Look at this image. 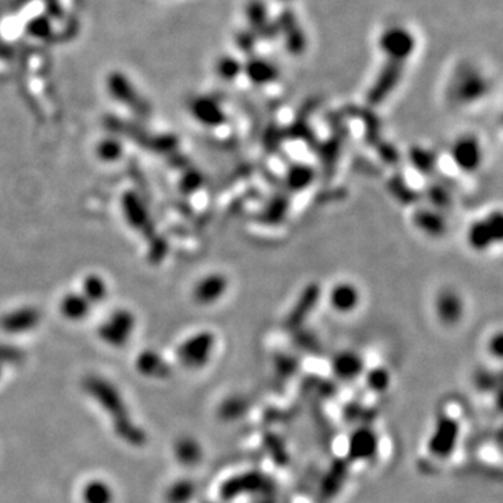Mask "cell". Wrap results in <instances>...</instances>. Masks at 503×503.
I'll return each mask as SVG.
<instances>
[{
  "instance_id": "cell-1",
  "label": "cell",
  "mask_w": 503,
  "mask_h": 503,
  "mask_svg": "<svg viewBox=\"0 0 503 503\" xmlns=\"http://www.w3.org/2000/svg\"><path fill=\"white\" fill-rule=\"evenodd\" d=\"M378 46L383 61L368 91L372 105L383 103L396 91L415 52V35L405 25L393 24L379 35Z\"/></svg>"
},
{
  "instance_id": "cell-2",
  "label": "cell",
  "mask_w": 503,
  "mask_h": 503,
  "mask_svg": "<svg viewBox=\"0 0 503 503\" xmlns=\"http://www.w3.org/2000/svg\"><path fill=\"white\" fill-rule=\"evenodd\" d=\"M120 210L127 225L141 234L143 238H147L150 243L148 256L154 262L163 260L167 255V243L155 229L148 204L137 192L126 191L120 196Z\"/></svg>"
},
{
  "instance_id": "cell-3",
  "label": "cell",
  "mask_w": 503,
  "mask_h": 503,
  "mask_svg": "<svg viewBox=\"0 0 503 503\" xmlns=\"http://www.w3.org/2000/svg\"><path fill=\"white\" fill-rule=\"evenodd\" d=\"M466 245L474 253H488L502 245L503 214L492 210L471 221L464 234Z\"/></svg>"
},
{
  "instance_id": "cell-4",
  "label": "cell",
  "mask_w": 503,
  "mask_h": 503,
  "mask_svg": "<svg viewBox=\"0 0 503 503\" xmlns=\"http://www.w3.org/2000/svg\"><path fill=\"white\" fill-rule=\"evenodd\" d=\"M490 91L487 77L476 66H461L452 77L449 86V100L457 106L476 105Z\"/></svg>"
},
{
  "instance_id": "cell-5",
  "label": "cell",
  "mask_w": 503,
  "mask_h": 503,
  "mask_svg": "<svg viewBox=\"0 0 503 503\" xmlns=\"http://www.w3.org/2000/svg\"><path fill=\"white\" fill-rule=\"evenodd\" d=\"M431 307L435 320L445 329L459 327L469 312V303L464 294L457 287L447 284L435 291Z\"/></svg>"
},
{
  "instance_id": "cell-6",
  "label": "cell",
  "mask_w": 503,
  "mask_h": 503,
  "mask_svg": "<svg viewBox=\"0 0 503 503\" xmlns=\"http://www.w3.org/2000/svg\"><path fill=\"white\" fill-rule=\"evenodd\" d=\"M449 158L457 171L473 175L483 168L485 160L484 144L476 133H461L449 146Z\"/></svg>"
},
{
  "instance_id": "cell-7",
  "label": "cell",
  "mask_w": 503,
  "mask_h": 503,
  "mask_svg": "<svg viewBox=\"0 0 503 503\" xmlns=\"http://www.w3.org/2000/svg\"><path fill=\"white\" fill-rule=\"evenodd\" d=\"M217 337L210 330H200L186 337L178 347V359L191 369L205 367L214 354Z\"/></svg>"
},
{
  "instance_id": "cell-8",
  "label": "cell",
  "mask_w": 503,
  "mask_h": 503,
  "mask_svg": "<svg viewBox=\"0 0 503 503\" xmlns=\"http://www.w3.org/2000/svg\"><path fill=\"white\" fill-rule=\"evenodd\" d=\"M136 314L126 307L110 312L98 326V337L112 347H123L132 338L136 330Z\"/></svg>"
},
{
  "instance_id": "cell-9",
  "label": "cell",
  "mask_w": 503,
  "mask_h": 503,
  "mask_svg": "<svg viewBox=\"0 0 503 503\" xmlns=\"http://www.w3.org/2000/svg\"><path fill=\"white\" fill-rule=\"evenodd\" d=\"M106 90L113 100L129 108L137 116L148 117L151 115L150 103L137 91L126 75L120 72L110 73L106 79Z\"/></svg>"
},
{
  "instance_id": "cell-10",
  "label": "cell",
  "mask_w": 503,
  "mask_h": 503,
  "mask_svg": "<svg viewBox=\"0 0 503 503\" xmlns=\"http://www.w3.org/2000/svg\"><path fill=\"white\" fill-rule=\"evenodd\" d=\"M362 290L361 287L348 279H341L334 281L326 294V301L329 307L341 316H348L355 313L362 305Z\"/></svg>"
},
{
  "instance_id": "cell-11",
  "label": "cell",
  "mask_w": 503,
  "mask_h": 503,
  "mask_svg": "<svg viewBox=\"0 0 503 503\" xmlns=\"http://www.w3.org/2000/svg\"><path fill=\"white\" fill-rule=\"evenodd\" d=\"M231 287L229 277L222 272H210L193 284L191 298L198 306L210 307L222 301Z\"/></svg>"
},
{
  "instance_id": "cell-12",
  "label": "cell",
  "mask_w": 503,
  "mask_h": 503,
  "mask_svg": "<svg viewBox=\"0 0 503 503\" xmlns=\"http://www.w3.org/2000/svg\"><path fill=\"white\" fill-rule=\"evenodd\" d=\"M42 321V312L32 305H24L0 316V330L7 334H24L35 330Z\"/></svg>"
},
{
  "instance_id": "cell-13",
  "label": "cell",
  "mask_w": 503,
  "mask_h": 503,
  "mask_svg": "<svg viewBox=\"0 0 503 503\" xmlns=\"http://www.w3.org/2000/svg\"><path fill=\"white\" fill-rule=\"evenodd\" d=\"M412 227L424 236L439 239L447 232V219L443 211L435 207H422L412 212Z\"/></svg>"
},
{
  "instance_id": "cell-14",
  "label": "cell",
  "mask_w": 503,
  "mask_h": 503,
  "mask_svg": "<svg viewBox=\"0 0 503 503\" xmlns=\"http://www.w3.org/2000/svg\"><path fill=\"white\" fill-rule=\"evenodd\" d=\"M191 115L205 127L215 129L222 126L227 120L225 110L221 103L211 97H196L189 105Z\"/></svg>"
},
{
  "instance_id": "cell-15",
  "label": "cell",
  "mask_w": 503,
  "mask_h": 503,
  "mask_svg": "<svg viewBox=\"0 0 503 503\" xmlns=\"http://www.w3.org/2000/svg\"><path fill=\"white\" fill-rule=\"evenodd\" d=\"M93 307L94 306L80 291L66 293L59 302V312L62 317L73 323L86 320L91 314Z\"/></svg>"
},
{
  "instance_id": "cell-16",
  "label": "cell",
  "mask_w": 503,
  "mask_h": 503,
  "mask_svg": "<svg viewBox=\"0 0 503 503\" xmlns=\"http://www.w3.org/2000/svg\"><path fill=\"white\" fill-rule=\"evenodd\" d=\"M80 293L89 300L93 306H96L108 298L109 287H108L106 280L101 274L90 273L83 279Z\"/></svg>"
},
{
  "instance_id": "cell-17",
  "label": "cell",
  "mask_w": 503,
  "mask_h": 503,
  "mask_svg": "<svg viewBox=\"0 0 503 503\" xmlns=\"http://www.w3.org/2000/svg\"><path fill=\"white\" fill-rule=\"evenodd\" d=\"M96 154L102 163L113 164V163H117L123 157L125 146L117 137L109 136V137H105L98 141V144L96 147Z\"/></svg>"
},
{
  "instance_id": "cell-18",
  "label": "cell",
  "mask_w": 503,
  "mask_h": 503,
  "mask_svg": "<svg viewBox=\"0 0 503 503\" xmlns=\"http://www.w3.org/2000/svg\"><path fill=\"white\" fill-rule=\"evenodd\" d=\"M361 368H362V361L359 358V355H357L351 351L343 352L334 361V369L338 371L344 376L357 375Z\"/></svg>"
},
{
  "instance_id": "cell-19",
  "label": "cell",
  "mask_w": 503,
  "mask_h": 503,
  "mask_svg": "<svg viewBox=\"0 0 503 503\" xmlns=\"http://www.w3.org/2000/svg\"><path fill=\"white\" fill-rule=\"evenodd\" d=\"M139 368L147 375H160L165 371V364L157 352L144 351L139 358Z\"/></svg>"
},
{
  "instance_id": "cell-20",
  "label": "cell",
  "mask_w": 503,
  "mask_h": 503,
  "mask_svg": "<svg viewBox=\"0 0 503 503\" xmlns=\"http://www.w3.org/2000/svg\"><path fill=\"white\" fill-rule=\"evenodd\" d=\"M409 160L412 167L421 172H429V170L433 168V155L426 148L414 147L409 153Z\"/></svg>"
},
{
  "instance_id": "cell-21",
  "label": "cell",
  "mask_w": 503,
  "mask_h": 503,
  "mask_svg": "<svg viewBox=\"0 0 503 503\" xmlns=\"http://www.w3.org/2000/svg\"><path fill=\"white\" fill-rule=\"evenodd\" d=\"M51 30H52V27L46 17H37L27 27V31L30 32V35H32L35 38H46L51 34Z\"/></svg>"
},
{
  "instance_id": "cell-22",
  "label": "cell",
  "mask_w": 503,
  "mask_h": 503,
  "mask_svg": "<svg viewBox=\"0 0 503 503\" xmlns=\"http://www.w3.org/2000/svg\"><path fill=\"white\" fill-rule=\"evenodd\" d=\"M203 185V177L196 170H189L181 178V189L185 193H193Z\"/></svg>"
},
{
  "instance_id": "cell-23",
  "label": "cell",
  "mask_w": 503,
  "mask_h": 503,
  "mask_svg": "<svg viewBox=\"0 0 503 503\" xmlns=\"http://www.w3.org/2000/svg\"><path fill=\"white\" fill-rule=\"evenodd\" d=\"M217 70L222 77V80H234L239 75L241 68L236 63V61H232L229 58H222L217 65Z\"/></svg>"
},
{
  "instance_id": "cell-24",
  "label": "cell",
  "mask_w": 503,
  "mask_h": 503,
  "mask_svg": "<svg viewBox=\"0 0 503 503\" xmlns=\"http://www.w3.org/2000/svg\"><path fill=\"white\" fill-rule=\"evenodd\" d=\"M502 341L503 336L501 330H497L494 333L490 334L487 343H485V350L488 352L490 357H492L494 359L501 361L502 357Z\"/></svg>"
},
{
  "instance_id": "cell-25",
  "label": "cell",
  "mask_w": 503,
  "mask_h": 503,
  "mask_svg": "<svg viewBox=\"0 0 503 503\" xmlns=\"http://www.w3.org/2000/svg\"><path fill=\"white\" fill-rule=\"evenodd\" d=\"M20 358V352L7 344L0 343V362H13Z\"/></svg>"
},
{
  "instance_id": "cell-26",
  "label": "cell",
  "mask_w": 503,
  "mask_h": 503,
  "mask_svg": "<svg viewBox=\"0 0 503 503\" xmlns=\"http://www.w3.org/2000/svg\"><path fill=\"white\" fill-rule=\"evenodd\" d=\"M0 375H1V362H0Z\"/></svg>"
}]
</instances>
